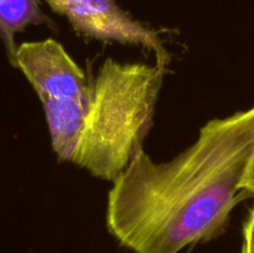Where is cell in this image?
I'll use <instances>...</instances> for the list:
<instances>
[{
	"mask_svg": "<svg viewBox=\"0 0 254 253\" xmlns=\"http://www.w3.org/2000/svg\"><path fill=\"white\" fill-rule=\"evenodd\" d=\"M30 25L54 26L52 20L42 11L39 0H0V40L11 66L19 45L15 36Z\"/></svg>",
	"mask_w": 254,
	"mask_h": 253,
	"instance_id": "cell-6",
	"label": "cell"
},
{
	"mask_svg": "<svg viewBox=\"0 0 254 253\" xmlns=\"http://www.w3.org/2000/svg\"><path fill=\"white\" fill-rule=\"evenodd\" d=\"M242 253H254V206L243 226Z\"/></svg>",
	"mask_w": 254,
	"mask_h": 253,
	"instance_id": "cell-7",
	"label": "cell"
},
{
	"mask_svg": "<svg viewBox=\"0 0 254 253\" xmlns=\"http://www.w3.org/2000/svg\"><path fill=\"white\" fill-rule=\"evenodd\" d=\"M44 107L52 150L60 161L71 163L81 134L86 104L73 99L40 98Z\"/></svg>",
	"mask_w": 254,
	"mask_h": 253,
	"instance_id": "cell-5",
	"label": "cell"
},
{
	"mask_svg": "<svg viewBox=\"0 0 254 253\" xmlns=\"http://www.w3.org/2000/svg\"><path fill=\"white\" fill-rule=\"evenodd\" d=\"M52 11L66 17L78 34L101 41L136 45L155 54L156 63L166 67L170 54L158 31L130 16L116 0H44Z\"/></svg>",
	"mask_w": 254,
	"mask_h": 253,
	"instance_id": "cell-3",
	"label": "cell"
},
{
	"mask_svg": "<svg viewBox=\"0 0 254 253\" xmlns=\"http://www.w3.org/2000/svg\"><path fill=\"white\" fill-rule=\"evenodd\" d=\"M241 188H242V190L247 195L254 196V149L252 155H251L250 161H248L247 170H246L245 176H243Z\"/></svg>",
	"mask_w": 254,
	"mask_h": 253,
	"instance_id": "cell-8",
	"label": "cell"
},
{
	"mask_svg": "<svg viewBox=\"0 0 254 253\" xmlns=\"http://www.w3.org/2000/svg\"><path fill=\"white\" fill-rule=\"evenodd\" d=\"M253 149L254 104L206 123L168 163L139 151L109 190L107 230L133 253H179L218 237L247 196L241 184Z\"/></svg>",
	"mask_w": 254,
	"mask_h": 253,
	"instance_id": "cell-1",
	"label": "cell"
},
{
	"mask_svg": "<svg viewBox=\"0 0 254 253\" xmlns=\"http://www.w3.org/2000/svg\"><path fill=\"white\" fill-rule=\"evenodd\" d=\"M15 67L25 74L39 98L88 102L91 79L56 40L20 44Z\"/></svg>",
	"mask_w": 254,
	"mask_h": 253,
	"instance_id": "cell-4",
	"label": "cell"
},
{
	"mask_svg": "<svg viewBox=\"0 0 254 253\" xmlns=\"http://www.w3.org/2000/svg\"><path fill=\"white\" fill-rule=\"evenodd\" d=\"M166 67L107 59L91 79L71 163L113 183L143 150Z\"/></svg>",
	"mask_w": 254,
	"mask_h": 253,
	"instance_id": "cell-2",
	"label": "cell"
}]
</instances>
